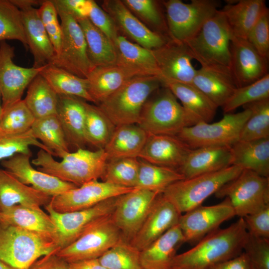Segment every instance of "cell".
<instances>
[{"label":"cell","mask_w":269,"mask_h":269,"mask_svg":"<svg viewBox=\"0 0 269 269\" xmlns=\"http://www.w3.org/2000/svg\"><path fill=\"white\" fill-rule=\"evenodd\" d=\"M248 235L243 218L224 229H218L191 249L174 258L170 269H208L243 252Z\"/></svg>","instance_id":"6da1fadb"},{"label":"cell","mask_w":269,"mask_h":269,"mask_svg":"<svg viewBox=\"0 0 269 269\" xmlns=\"http://www.w3.org/2000/svg\"><path fill=\"white\" fill-rule=\"evenodd\" d=\"M62 158L57 161L52 155L40 149L31 163L37 166L38 170L80 186L101 178L108 161L104 149L91 151L78 148L75 152L67 153Z\"/></svg>","instance_id":"7a4b0ae2"},{"label":"cell","mask_w":269,"mask_h":269,"mask_svg":"<svg viewBox=\"0 0 269 269\" xmlns=\"http://www.w3.org/2000/svg\"><path fill=\"white\" fill-rule=\"evenodd\" d=\"M233 34L222 11L218 9L200 31L186 41L193 59L201 67L231 73L230 42Z\"/></svg>","instance_id":"3957f363"},{"label":"cell","mask_w":269,"mask_h":269,"mask_svg":"<svg viewBox=\"0 0 269 269\" xmlns=\"http://www.w3.org/2000/svg\"><path fill=\"white\" fill-rule=\"evenodd\" d=\"M160 85L156 76L133 77L97 106L116 127L137 124L144 105Z\"/></svg>","instance_id":"277c9868"},{"label":"cell","mask_w":269,"mask_h":269,"mask_svg":"<svg viewBox=\"0 0 269 269\" xmlns=\"http://www.w3.org/2000/svg\"><path fill=\"white\" fill-rule=\"evenodd\" d=\"M59 250L48 237L0 221V260L13 267L28 269L40 258Z\"/></svg>","instance_id":"5b68a950"},{"label":"cell","mask_w":269,"mask_h":269,"mask_svg":"<svg viewBox=\"0 0 269 269\" xmlns=\"http://www.w3.org/2000/svg\"><path fill=\"white\" fill-rule=\"evenodd\" d=\"M243 169L231 165L222 170L177 181L162 193L182 214L198 206L223 186L237 177Z\"/></svg>","instance_id":"8992f818"},{"label":"cell","mask_w":269,"mask_h":269,"mask_svg":"<svg viewBox=\"0 0 269 269\" xmlns=\"http://www.w3.org/2000/svg\"><path fill=\"white\" fill-rule=\"evenodd\" d=\"M163 87L153 99L146 101L137 125L148 134L177 135L196 123L171 91Z\"/></svg>","instance_id":"52a82bcc"},{"label":"cell","mask_w":269,"mask_h":269,"mask_svg":"<svg viewBox=\"0 0 269 269\" xmlns=\"http://www.w3.org/2000/svg\"><path fill=\"white\" fill-rule=\"evenodd\" d=\"M52 1L61 21L62 38L59 53L49 64L79 77L87 78L94 67L88 56L83 31L72 14L57 0Z\"/></svg>","instance_id":"ba28073f"},{"label":"cell","mask_w":269,"mask_h":269,"mask_svg":"<svg viewBox=\"0 0 269 269\" xmlns=\"http://www.w3.org/2000/svg\"><path fill=\"white\" fill-rule=\"evenodd\" d=\"M225 114L219 121L199 122L182 129L176 135L191 149L207 146H231L239 140L242 129L251 112Z\"/></svg>","instance_id":"9c48e42d"},{"label":"cell","mask_w":269,"mask_h":269,"mask_svg":"<svg viewBox=\"0 0 269 269\" xmlns=\"http://www.w3.org/2000/svg\"><path fill=\"white\" fill-rule=\"evenodd\" d=\"M112 214L96 220L77 239L56 254L68 263L99 258L122 239Z\"/></svg>","instance_id":"30bf717a"},{"label":"cell","mask_w":269,"mask_h":269,"mask_svg":"<svg viewBox=\"0 0 269 269\" xmlns=\"http://www.w3.org/2000/svg\"><path fill=\"white\" fill-rule=\"evenodd\" d=\"M170 38L185 43L194 37L206 22L219 9L215 0H192L185 3L180 0L163 1Z\"/></svg>","instance_id":"8fae6325"},{"label":"cell","mask_w":269,"mask_h":269,"mask_svg":"<svg viewBox=\"0 0 269 269\" xmlns=\"http://www.w3.org/2000/svg\"><path fill=\"white\" fill-rule=\"evenodd\" d=\"M229 199L235 216L243 218L269 205V177L243 169L215 194Z\"/></svg>","instance_id":"7c38bea8"},{"label":"cell","mask_w":269,"mask_h":269,"mask_svg":"<svg viewBox=\"0 0 269 269\" xmlns=\"http://www.w3.org/2000/svg\"><path fill=\"white\" fill-rule=\"evenodd\" d=\"M118 197L106 200L89 208L68 212H57L49 203L45 205V208L56 228V244L59 250L74 242L96 220L112 214Z\"/></svg>","instance_id":"4fadbf2b"},{"label":"cell","mask_w":269,"mask_h":269,"mask_svg":"<svg viewBox=\"0 0 269 269\" xmlns=\"http://www.w3.org/2000/svg\"><path fill=\"white\" fill-rule=\"evenodd\" d=\"M159 194L134 188L118 197L112 216L123 240L130 243L134 239Z\"/></svg>","instance_id":"5bb4252c"},{"label":"cell","mask_w":269,"mask_h":269,"mask_svg":"<svg viewBox=\"0 0 269 269\" xmlns=\"http://www.w3.org/2000/svg\"><path fill=\"white\" fill-rule=\"evenodd\" d=\"M14 48L0 42V91L2 109L21 100L24 91L44 66L23 67L15 64Z\"/></svg>","instance_id":"9a60e30c"},{"label":"cell","mask_w":269,"mask_h":269,"mask_svg":"<svg viewBox=\"0 0 269 269\" xmlns=\"http://www.w3.org/2000/svg\"><path fill=\"white\" fill-rule=\"evenodd\" d=\"M134 188L121 187L98 180H92L52 197L49 202L55 211L64 213L85 209Z\"/></svg>","instance_id":"2e32d148"},{"label":"cell","mask_w":269,"mask_h":269,"mask_svg":"<svg viewBox=\"0 0 269 269\" xmlns=\"http://www.w3.org/2000/svg\"><path fill=\"white\" fill-rule=\"evenodd\" d=\"M181 214L178 225L185 242L197 243L235 216L229 199L211 206L200 205Z\"/></svg>","instance_id":"e0dca14e"},{"label":"cell","mask_w":269,"mask_h":269,"mask_svg":"<svg viewBox=\"0 0 269 269\" xmlns=\"http://www.w3.org/2000/svg\"><path fill=\"white\" fill-rule=\"evenodd\" d=\"M21 11L24 33L33 57L34 67H41L51 63L55 56L53 46L38 14L33 6L42 1L10 0Z\"/></svg>","instance_id":"ac0fdd59"},{"label":"cell","mask_w":269,"mask_h":269,"mask_svg":"<svg viewBox=\"0 0 269 269\" xmlns=\"http://www.w3.org/2000/svg\"><path fill=\"white\" fill-rule=\"evenodd\" d=\"M161 74V81H172L192 84L196 69L185 43L170 39L152 50Z\"/></svg>","instance_id":"d6986e66"},{"label":"cell","mask_w":269,"mask_h":269,"mask_svg":"<svg viewBox=\"0 0 269 269\" xmlns=\"http://www.w3.org/2000/svg\"><path fill=\"white\" fill-rule=\"evenodd\" d=\"M31 156V154L16 153L1 161L0 163L4 170L22 183L30 185L51 197L78 187L33 168L30 162Z\"/></svg>","instance_id":"ffe728a7"},{"label":"cell","mask_w":269,"mask_h":269,"mask_svg":"<svg viewBox=\"0 0 269 269\" xmlns=\"http://www.w3.org/2000/svg\"><path fill=\"white\" fill-rule=\"evenodd\" d=\"M231 73L237 88L251 84L268 74V61L247 39L234 36L230 42Z\"/></svg>","instance_id":"44dd1931"},{"label":"cell","mask_w":269,"mask_h":269,"mask_svg":"<svg viewBox=\"0 0 269 269\" xmlns=\"http://www.w3.org/2000/svg\"><path fill=\"white\" fill-rule=\"evenodd\" d=\"M181 214L162 194L158 195L131 244L141 251L178 225Z\"/></svg>","instance_id":"7402d4cb"},{"label":"cell","mask_w":269,"mask_h":269,"mask_svg":"<svg viewBox=\"0 0 269 269\" xmlns=\"http://www.w3.org/2000/svg\"><path fill=\"white\" fill-rule=\"evenodd\" d=\"M191 150L176 135L148 134L138 158L153 164L178 170Z\"/></svg>","instance_id":"603a6c76"},{"label":"cell","mask_w":269,"mask_h":269,"mask_svg":"<svg viewBox=\"0 0 269 269\" xmlns=\"http://www.w3.org/2000/svg\"><path fill=\"white\" fill-rule=\"evenodd\" d=\"M103 6L115 24L138 45L153 50L170 40L148 28L131 12L122 0H105Z\"/></svg>","instance_id":"cb8c5ba5"},{"label":"cell","mask_w":269,"mask_h":269,"mask_svg":"<svg viewBox=\"0 0 269 269\" xmlns=\"http://www.w3.org/2000/svg\"><path fill=\"white\" fill-rule=\"evenodd\" d=\"M114 45L117 52L116 64L129 78L156 76L161 80L152 50L134 43L120 35Z\"/></svg>","instance_id":"d4e9b609"},{"label":"cell","mask_w":269,"mask_h":269,"mask_svg":"<svg viewBox=\"0 0 269 269\" xmlns=\"http://www.w3.org/2000/svg\"><path fill=\"white\" fill-rule=\"evenodd\" d=\"M85 100L76 97L58 95L56 116L69 145L84 148L87 144L84 129Z\"/></svg>","instance_id":"484cf974"},{"label":"cell","mask_w":269,"mask_h":269,"mask_svg":"<svg viewBox=\"0 0 269 269\" xmlns=\"http://www.w3.org/2000/svg\"><path fill=\"white\" fill-rule=\"evenodd\" d=\"M231 165V146L192 149L178 171L184 179L217 171Z\"/></svg>","instance_id":"4316f807"},{"label":"cell","mask_w":269,"mask_h":269,"mask_svg":"<svg viewBox=\"0 0 269 269\" xmlns=\"http://www.w3.org/2000/svg\"><path fill=\"white\" fill-rule=\"evenodd\" d=\"M0 221L44 236L56 244V227L49 215L40 207L12 206L0 211Z\"/></svg>","instance_id":"83f0119b"},{"label":"cell","mask_w":269,"mask_h":269,"mask_svg":"<svg viewBox=\"0 0 269 269\" xmlns=\"http://www.w3.org/2000/svg\"><path fill=\"white\" fill-rule=\"evenodd\" d=\"M185 243L178 225L173 227L140 251L144 269H170L179 247Z\"/></svg>","instance_id":"f1b7e54d"},{"label":"cell","mask_w":269,"mask_h":269,"mask_svg":"<svg viewBox=\"0 0 269 269\" xmlns=\"http://www.w3.org/2000/svg\"><path fill=\"white\" fill-rule=\"evenodd\" d=\"M51 198L22 183L7 171L0 169V211L16 205L45 206Z\"/></svg>","instance_id":"f546056e"},{"label":"cell","mask_w":269,"mask_h":269,"mask_svg":"<svg viewBox=\"0 0 269 269\" xmlns=\"http://www.w3.org/2000/svg\"><path fill=\"white\" fill-rule=\"evenodd\" d=\"M231 165L269 177V137L238 140L231 146Z\"/></svg>","instance_id":"4dcf8cb0"},{"label":"cell","mask_w":269,"mask_h":269,"mask_svg":"<svg viewBox=\"0 0 269 269\" xmlns=\"http://www.w3.org/2000/svg\"><path fill=\"white\" fill-rule=\"evenodd\" d=\"M148 134L137 124L116 127L104 149L108 160L124 157H137L147 139Z\"/></svg>","instance_id":"1f68e13d"},{"label":"cell","mask_w":269,"mask_h":269,"mask_svg":"<svg viewBox=\"0 0 269 269\" xmlns=\"http://www.w3.org/2000/svg\"><path fill=\"white\" fill-rule=\"evenodd\" d=\"M162 85L180 100L183 108L196 124L209 123L216 115L218 108L192 84L164 81Z\"/></svg>","instance_id":"d6a6232c"},{"label":"cell","mask_w":269,"mask_h":269,"mask_svg":"<svg viewBox=\"0 0 269 269\" xmlns=\"http://www.w3.org/2000/svg\"><path fill=\"white\" fill-rule=\"evenodd\" d=\"M267 8L264 0H241L226 5L221 10L233 35L247 39L251 29Z\"/></svg>","instance_id":"836d02e7"},{"label":"cell","mask_w":269,"mask_h":269,"mask_svg":"<svg viewBox=\"0 0 269 269\" xmlns=\"http://www.w3.org/2000/svg\"><path fill=\"white\" fill-rule=\"evenodd\" d=\"M192 84L217 108L223 107L237 88L231 74L204 67L196 70Z\"/></svg>","instance_id":"e575fe53"},{"label":"cell","mask_w":269,"mask_h":269,"mask_svg":"<svg viewBox=\"0 0 269 269\" xmlns=\"http://www.w3.org/2000/svg\"><path fill=\"white\" fill-rule=\"evenodd\" d=\"M129 79L116 64L95 67L87 77L88 93L98 105Z\"/></svg>","instance_id":"d590c367"},{"label":"cell","mask_w":269,"mask_h":269,"mask_svg":"<svg viewBox=\"0 0 269 269\" xmlns=\"http://www.w3.org/2000/svg\"><path fill=\"white\" fill-rule=\"evenodd\" d=\"M85 36L89 60L94 68L116 64L114 44L87 17L76 19Z\"/></svg>","instance_id":"8d00e7d4"},{"label":"cell","mask_w":269,"mask_h":269,"mask_svg":"<svg viewBox=\"0 0 269 269\" xmlns=\"http://www.w3.org/2000/svg\"><path fill=\"white\" fill-rule=\"evenodd\" d=\"M39 74L57 95L74 96L94 103L88 93L87 78L79 77L52 64L46 65Z\"/></svg>","instance_id":"74e56055"},{"label":"cell","mask_w":269,"mask_h":269,"mask_svg":"<svg viewBox=\"0 0 269 269\" xmlns=\"http://www.w3.org/2000/svg\"><path fill=\"white\" fill-rule=\"evenodd\" d=\"M23 100L35 119L56 115L58 95L40 74L27 87Z\"/></svg>","instance_id":"f35d334b"},{"label":"cell","mask_w":269,"mask_h":269,"mask_svg":"<svg viewBox=\"0 0 269 269\" xmlns=\"http://www.w3.org/2000/svg\"><path fill=\"white\" fill-rule=\"evenodd\" d=\"M31 130L33 135L52 155L62 158L70 152L69 144L56 115L35 119Z\"/></svg>","instance_id":"ab89813d"},{"label":"cell","mask_w":269,"mask_h":269,"mask_svg":"<svg viewBox=\"0 0 269 269\" xmlns=\"http://www.w3.org/2000/svg\"><path fill=\"white\" fill-rule=\"evenodd\" d=\"M139 167L135 188L146 189L159 194L173 183L184 179L177 170L139 160Z\"/></svg>","instance_id":"60d3db41"},{"label":"cell","mask_w":269,"mask_h":269,"mask_svg":"<svg viewBox=\"0 0 269 269\" xmlns=\"http://www.w3.org/2000/svg\"><path fill=\"white\" fill-rule=\"evenodd\" d=\"M84 129L88 143L98 149H104L111 138L116 126L98 106L85 101Z\"/></svg>","instance_id":"b9f144b4"},{"label":"cell","mask_w":269,"mask_h":269,"mask_svg":"<svg viewBox=\"0 0 269 269\" xmlns=\"http://www.w3.org/2000/svg\"><path fill=\"white\" fill-rule=\"evenodd\" d=\"M251 112L244 124L239 140L269 137V98L255 101L243 106Z\"/></svg>","instance_id":"7bdbcfd3"},{"label":"cell","mask_w":269,"mask_h":269,"mask_svg":"<svg viewBox=\"0 0 269 269\" xmlns=\"http://www.w3.org/2000/svg\"><path fill=\"white\" fill-rule=\"evenodd\" d=\"M139 161L137 157H124L108 160L101 178L103 181L117 186L135 188Z\"/></svg>","instance_id":"ee69618b"},{"label":"cell","mask_w":269,"mask_h":269,"mask_svg":"<svg viewBox=\"0 0 269 269\" xmlns=\"http://www.w3.org/2000/svg\"><path fill=\"white\" fill-rule=\"evenodd\" d=\"M98 259L108 269H144L140 251L123 239Z\"/></svg>","instance_id":"f6af8a7d"},{"label":"cell","mask_w":269,"mask_h":269,"mask_svg":"<svg viewBox=\"0 0 269 269\" xmlns=\"http://www.w3.org/2000/svg\"><path fill=\"white\" fill-rule=\"evenodd\" d=\"M19 41L27 49L21 10L10 0H0V42Z\"/></svg>","instance_id":"bcb514c9"},{"label":"cell","mask_w":269,"mask_h":269,"mask_svg":"<svg viewBox=\"0 0 269 269\" xmlns=\"http://www.w3.org/2000/svg\"><path fill=\"white\" fill-rule=\"evenodd\" d=\"M35 119L24 100L16 102L2 109L0 120V132L18 134L31 129Z\"/></svg>","instance_id":"7dc6e473"},{"label":"cell","mask_w":269,"mask_h":269,"mask_svg":"<svg viewBox=\"0 0 269 269\" xmlns=\"http://www.w3.org/2000/svg\"><path fill=\"white\" fill-rule=\"evenodd\" d=\"M269 98V73L260 80L248 85L237 88L222 107L225 114L249 103Z\"/></svg>","instance_id":"c3c4849f"},{"label":"cell","mask_w":269,"mask_h":269,"mask_svg":"<svg viewBox=\"0 0 269 269\" xmlns=\"http://www.w3.org/2000/svg\"><path fill=\"white\" fill-rule=\"evenodd\" d=\"M30 146L38 147L52 155V152L36 138L31 129L18 134L0 132V162L16 153L32 155Z\"/></svg>","instance_id":"681fc988"},{"label":"cell","mask_w":269,"mask_h":269,"mask_svg":"<svg viewBox=\"0 0 269 269\" xmlns=\"http://www.w3.org/2000/svg\"><path fill=\"white\" fill-rule=\"evenodd\" d=\"M37 10L57 56L60 49L62 29L55 5L52 0H43Z\"/></svg>","instance_id":"f907efd6"},{"label":"cell","mask_w":269,"mask_h":269,"mask_svg":"<svg viewBox=\"0 0 269 269\" xmlns=\"http://www.w3.org/2000/svg\"><path fill=\"white\" fill-rule=\"evenodd\" d=\"M125 5L132 9L144 20L157 28L160 32L168 30L160 7L157 2L152 0H124Z\"/></svg>","instance_id":"816d5d0a"},{"label":"cell","mask_w":269,"mask_h":269,"mask_svg":"<svg viewBox=\"0 0 269 269\" xmlns=\"http://www.w3.org/2000/svg\"><path fill=\"white\" fill-rule=\"evenodd\" d=\"M243 251L253 269H269V239L248 233Z\"/></svg>","instance_id":"f5cc1de1"},{"label":"cell","mask_w":269,"mask_h":269,"mask_svg":"<svg viewBox=\"0 0 269 269\" xmlns=\"http://www.w3.org/2000/svg\"><path fill=\"white\" fill-rule=\"evenodd\" d=\"M247 40L267 60L269 57V10L267 8L249 32Z\"/></svg>","instance_id":"db71d44e"},{"label":"cell","mask_w":269,"mask_h":269,"mask_svg":"<svg viewBox=\"0 0 269 269\" xmlns=\"http://www.w3.org/2000/svg\"><path fill=\"white\" fill-rule=\"evenodd\" d=\"M88 18L97 28L115 43L119 35L116 24L109 14L92 0Z\"/></svg>","instance_id":"11a10c76"},{"label":"cell","mask_w":269,"mask_h":269,"mask_svg":"<svg viewBox=\"0 0 269 269\" xmlns=\"http://www.w3.org/2000/svg\"><path fill=\"white\" fill-rule=\"evenodd\" d=\"M243 218L248 234L269 239V205Z\"/></svg>","instance_id":"9f6ffc18"},{"label":"cell","mask_w":269,"mask_h":269,"mask_svg":"<svg viewBox=\"0 0 269 269\" xmlns=\"http://www.w3.org/2000/svg\"><path fill=\"white\" fill-rule=\"evenodd\" d=\"M76 19L88 17L91 0H57Z\"/></svg>","instance_id":"6f0895ef"},{"label":"cell","mask_w":269,"mask_h":269,"mask_svg":"<svg viewBox=\"0 0 269 269\" xmlns=\"http://www.w3.org/2000/svg\"><path fill=\"white\" fill-rule=\"evenodd\" d=\"M54 252L43 256L28 269H69V264Z\"/></svg>","instance_id":"680465c9"},{"label":"cell","mask_w":269,"mask_h":269,"mask_svg":"<svg viewBox=\"0 0 269 269\" xmlns=\"http://www.w3.org/2000/svg\"><path fill=\"white\" fill-rule=\"evenodd\" d=\"M208 269H253L250 262L243 252L235 258L217 264Z\"/></svg>","instance_id":"91938a15"},{"label":"cell","mask_w":269,"mask_h":269,"mask_svg":"<svg viewBox=\"0 0 269 269\" xmlns=\"http://www.w3.org/2000/svg\"><path fill=\"white\" fill-rule=\"evenodd\" d=\"M68 264L69 269H108L101 264L98 259H87Z\"/></svg>","instance_id":"94428289"},{"label":"cell","mask_w":269,"mask_h":269,"mask_svg":"<svg viewBox=\"0 0 269 269\" xmlns=\"http://www.w3.org/2000/svg\"><path fill=\"white\" fill-rule=\"evenodd\" d=\"M0 269H19L13 267L0 260Z\"/></svg>","instance_id":"6125c7cd"},{"label":"cell","mask_w":269,"mask_h":269,"mask_svg":"<svg viewBox=\"0 0 269 269\" xmlns=\"http://www.w3.org/2000/svg\"><path fill=\"white\" fill-rule=\"evenodd\" d=\"M0 99H1V93L0 91V120L2 112V105H1V103L0 101Z\"/></svg>","instance_id":"be15d7a7"}]
</instances>
